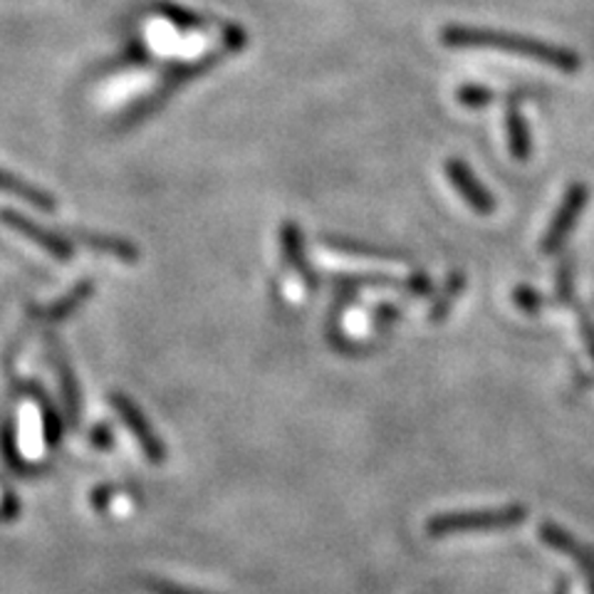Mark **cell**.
I'll list each match as a JSON object with an SVG mask.
<instances>
[{
  "instance_id": "obj_1",
  "label": "cell",
  "mask_w": 594,
  "mask_h": 594,
  "mask_svg": "<svg viewBox=\"0 0 594 594\" xmlns=\"http://www.w3.org/2000/svg\"><path fill=\"white\" fill-rule=\"evenodd\" d=\"M444 45L448 48H488V50H503L515 52V55L530 58L535 62H545L550 67H557L562 72H577L580 58L567 48L538 43L533 38L498 33V30H483V28H461L451 25L444 30Z\"/></svg>"
},
{
  "instance_id": "obj_2",
  "label": "cell",
  "mask_w": 594,
  "mask_h": 594,
  "mask_svg": "<svg viewBox=\"0 0 594 594\" xmlns=\"http://www.w3.org/2000/svg\"><path fill=\"white\" fill-rule=\"evenodd\" d=\"M528 520V508L520 503L481 508V510H456V513L434 515L426 523V535L434 540L463 535V533H488V530H508L523 525Z\"/></svg>"
},
{
  "instance_id": "obj_3",
  "label": "cell",
  "mask_w": 594,
  "mask_h": 594,
  "mask_svg": "<svg viewBox=\"0 0 594 594\" xmlns=\"http://www.w3.org/2000/svg\"><path fill=\"white\" fill-rule=\"evenodd\" d=\"M0 221H3L10 228V231H15L23 238H28L30 243H35V246L43 248L45 253H50L55 260H65V263H67V260H72V253H75L65 236L50 231V228L35 223L33 218H28L23 213L10 211V208H3V211H0Z\"/></svg>"
},
{
  "instance_id": "obj_4",
  "label": "cell",
  "mask_w": 594,
  "mask_h": 594,
  "mask_svg": "<svg viewBox=\"0 0 594 594\" xmlns=\"http://www.w3.org/2000/svg\"><path fill=\"white\" fill-rule=\"evenodd\" d=\"M538 533L548 548L562 552V555H567L572 562H575L582 572V577H585L587 592L594 594V550L585 543H580L575 535L567 533V530L560 528L557 523H543Z\"/></svg>"
},
{
  "instance_id": "obj_5",
  "label": "cell",
  "mask_w": 594,
  "mask_h": 594,
  "mask_svg": "<svg viewBox=\"0 0 594 594\" xmlns=\"http://www.w3.org/2000/svg\"><path fill=\"white\" fill-rule=\"evenodd\" d=\"M587 186L585 184H575L565 196V204L560 206V211L555 216V221L548 228L545 241H543V253H555V250L565 243L567 233L572 231V226L577 223V218L582 213V208L587 204Z\"/></svg>"
},
{
  "instance_id": "obj_6",
  "label": "cell",
  "mask_w": 594,
  "mask_h": 594,
  "mask_svg": "<svg viewBox=\"0 0 594 594\" xmlns=\"http://www.w3.org/2000/svg\"><path fill=\"white\" fill-rule=\"evenodd\" d=\"M446 174H448V179H451V184L458 189V194L463 196V201L468 206L476 208L478 213H491L493 211V208H496L493 196L488 194L481 184H478V179L463 161H458V159L448 161L446 164Z\"/></svg>"
},
{
  "instance_id": "obj_7",
  "label": "cell",
  "mask_w": 594,
  "mask_h": 594,
  "mask_svg": "<svg viewBox=\"0 0 594 594\" xmlns=\"http://www.w3.org/2000/svg\"><path fill=\"white\" fill-rule=\"evenodd\" d=\"M72 238H75V241H80L82 246H87L90 250H97V253L117 258V260H122V263H127V265L139 263V256H142L139 248L134 243H129L127 238L87 231V228H75V231H72Z\"/></svg>"
},
{
  "instance_id": "obj_8",
  "label": "cell",
  "mask_w": 594,
  "mask_h": 594,
  "mask_svg": "<svg viewBox=\"0 0 594 594\" xmlns=\"http://www.w3.org/2000/svg\"><path fill=\"white\" fill-rule=\"evenodd\" d=\"M0 194L15 196V198H20V201H25L33 208H38V211H45V213L58 211L55 196L45 189H40V186H35V184H28L25 179H20V176H15V174H10L8 169H3V166H0Z\"/></svg>"
},
{
  "instance_id": "obj_9",
  "label": "cell",
  "mask_w": 594,
  "mask_h": 594,
  "mask_svg": "<svg viewBox=\"0 0 594 594\" xmlns=\"http://www.w3.org/2000/svg\"><path fill=\"white\" fill-rule=\"evenodd\" d=\"M92 290H95V283H92V280H82V283H77L75 288H72L65 298H60L55 305L40 310L38 317L45 320V322H60V320L70 317L72 312L85 305V302L92 295Z\"/></svg>"
},
{
  "instance_id": "obj_10",
  "label": "cell",
  "mask_w": 594,
  "mask_h": 594,
  "mask_svg": "<svg viewBox=\"0 0 594 594\" xmlns=\"http://www.w3.org/2000/svg\"><path fill=\"white\" fill-rule=\"evenodd\" d=\"M283 250H285L288 263L293 265L295 270H300L302 278H305V283L310 288H317L315 273L310 270L308 260H305V250H302V233H300V228L295 223H285L283 226Z\"/></svg>"
},
{
  "instance_id": "obj_11",
  "label": "cell",
  "mask_w": 594,
  "mask_h": 594,
  "mask_svg": "<svg viewBox=\"0 0 594 594\" xmlns=\"http://www.w3.org/2000/svg\"><path fill=\"white\" fill-rule=\"evenodd\" d=\"M114 404H117V409L124 414V419H127V424L132 426V429H134V434H137L139 436V441L144 444V448H147V454L152 456V458H161V454H164V448H161V444L159 441H156L154 439V434L149 431V426H147V421H144L142 419V414L137 411V409H134V406L127 402V399H124V396L122 394H117V396H114Z\"/></svg>"
},
{
  "instance_id": "obj_12",
  "label": "cell",
  "mask_w": 594,
  "mask_h": 594,
  "mask_svg": "<svg viewBox=\"0 0 594 594\" xmlns=\"http://www.w3.org/2000/svg\"><path fill=\"white\" fill-rule=\"evenodd\" d=\"M508 137H510V154H513L518 161H528L530 156L528 127L523 117H520V112L513 107L508 110Z\"/></svg>"
},
{
  "instance_id": "obj_13",
  "label": "cell",
  "mask_w": 594,
  "mask_h": 594,
  "mask_svg": "<svg viewBox=\"0 0 594 594\" xmlns=\"http://www.w3.org/2000/svg\"><path fill=\"white\" fill-rule=\"evenodd\" d=\"M161 13L171 20L174 25H179V28H201V18H196L194 13H189V10H184V8H176V6H169V3H161L159 6Z\"/></svg>"
},
{
  "instance_id": "obj_14",
  "label": "cell",
  "mask_w": 594,
  "mask_h": 594,
  "mask_svg": "<svg viewBox=\"0 0 594 594\" xmlns=\"http://www.w3.org/2000/svg\"><path fill=\"white\" fill-rule=\"evenodd\" d=\"M458 100H461L466 107H486V104L493 102V92L486 87H461Z\"/></svg>"
},
{
  "instance_id": "obj_15",
  "label": "cell",
  "mask_w": 594,
  "mask_h": 594,
  "mask_svg": "<svg viewBox=\"0 0 594 594\" xmlns=\"http://www.w3.org/2000/svg\"><path fill=\"white\" fill-rule=\"evenodd\" d=\"M461 288H463V278H461V275H454V278H451V283H448V288H446L444 300H441L439 305H436L434 312H431V320H434V322H436V320H444V315L448 312V308H451L454 295H458V290H461Z\"/></svg>"
},
{
  "instance_id": "obj_16",
  "label": "cell",
  "mask_w": 594,
  "mask_h": 594,
  "mask_svg": "<svg viewBox=\"0 0 594 594\" xmlns=\"http://www.w3.org/2000/svg\"><path fill=\"white\" fill-rule=\"evenodd\" d=\"M513 298L525 312H538L540 308H543V298H540L535 290H530V288H518Z\"/></svg>"
},
{
  "instance_id": "obj_17",
  "label": "cell",
  "mask_w": 594,
  "mask_h": 594,
  "mask_svg": "<svg viewBox=\"0 0 594 594\" xmlns=\"http://www.w3.org/2000/svg\"><path fill=\"white\" fill-rule=\"evenodd\" d=\"M223 40H226L228 50H243L246 48V33L238 25H228Z\"/></svg>"
},
{
  "instance_id": "obj_18",
  "label": "cell",
  "mask_w": 594,
  "mask_h": 594,
  "mask_svg": "<svg viewBox=\"0 0 594 594\" xmlns=\"http://www.w3.org/2000/svg\"><path fill=\"white\" fill-rule=\"evenodd\" d=\"M580 327H582V335H585V345H587V350L592 354V362H594V325H592V320L587 315H582Z\"/></svg>"
},
{
  "instance_id": "obj_19",
  "label": "cell",
  "mask_w": 594,
  "mask_h": 594,
  "mask_svg": "<svg viewBox=\"0 0 594 594\" xmlns=\"http://www.w3.org/2000/svg\"><path fill=\"white\" fill-rule=\"evenodd\" d=\"M411 290H414V293L416 295H426V293H431V283H429V278H426V275H414L411 278Z\"/></svg>"
},
{
  "instance_id": "obj_20",
  "label": "cell",
  "mask_w": 594,
  "mask_h": 594,
  "mask_svg": "<svg viewBox=\"0 0 594 594\" xmlns=\"http://www.w3.org/2000/svg\"><path fill=\"white\" fill-rule=\"evenodd\" d=\"M552 594H570V585H567L565 580H562V582H560V587H557V592H552Z\"/></svg>"
}]
</instances>
